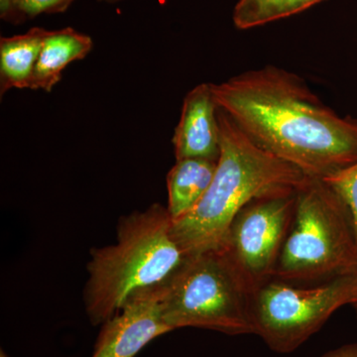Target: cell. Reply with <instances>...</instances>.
Here are the masks:
<instances>
[{
	"instance_id": "obj_2",
	"label": "cell",
	"mask_w": 357,
	"mask_h": 357,
	"mask_svg": "<svg viewBox=\"0 0 357 357\" xmlns=\"http://www.w3.org/2000/svg\"><path fill=\"white\" fill-rule=\"evenodd\" d=\"M220 153L210 187L192 210L172 222V232L188 257L220 249L234 218L264 195L296 189L307 176L253 142L218 107Z\"/></svg>"
},
{
	"instance_id": "obj_1",
	"label": "cell",
	"mask_w": 357,
	"mask_h": 357,
	"mask_svg": "<svg viewBox=\"0 0 357 357\" xmlns=\"http://www.w3.org/2000/svg\"><path fill=\"white\" fill-rule=\"evenodd\" d=\"M218 107L258 146L309 178L357 162V119L340 116L294 73L268 65L211 84Z\"/></svg>"
},
{
	"instance_id": "obj_7",
	"label": "cell",
	"mask_w": 357,
	"mask_h": 357,
	"mask_svg": "<svg viewBox=\"0 0 357 357\" xmlns=\"http://www.w3.org/2000/svg\"><path fill=\"white\" fill-rule=\"evenodd\" d=\"M298 188L264 195L246 204L220 248L253 293L274 278L295 215Z\"/></svg>"
},
{
	"instance_id": "obj_10",
	"label": "cell",
	"mask_w": 357,
	"mask_h": 357,
	"mask_svg": "<svg viewBox=\"0 0 357 357\" xmlns=\"http://www.w3.org/2000/svg\"><path fill=\"white\" fill-rule=\"evenodd\" d=\"M93 39L72 27L49 30L33 73L30 89L50 93L62 79L66 68L83 60L93 50Z\"/></svg>"
},
{
	"instance_id": "obj_15",
	"label": "cell",
	"mask_w": 357,
	"mask_h": 357,
	"mask_svg": "<svg viewBox=\"0 0 357 357\" xmlns=\"http://www.w3.org/2000/svg\"><path fill=\"white\" fill-rule=\"evenodd\" d=\"M76 0H18L21 13L26 20L42 14L63 13Z\"/></svg>"
},
{
	"instance_id": "obj_8",
	"label": "cell",
	"mask_w": 357,
	"mask_h": 357,
	"mask_svg": "<svg viewBox=\"0 0 357 357\" xmlns=\"http://www.w3.org/2000/svg\"><path fill=\"white\" fill-rule=\"evenodd\" d=\"M162 289L136 294L105 321L91 357H135L155 338L172 332L162 312Z\"/></svg>"
},
{
	"instance_id": "obj_13",
	"label": "cell",
	"mask_w": 357,
	"mask_h": 357,
	"mask_svg": "<svg viewBox=\"0 0 357 357\" xmlns=\"http://www.w3.org/2000/svg\"><path fill=\"white\" fill-rule=\"evenodd\" d=\"M325 0H238L232 20L239 30L253 29L290 17Z\"/></svg>"
},
{
	"instance_id": "obj_20",
	"label": "cell",
	"mask_w": 357,
	"mask_h": 357,
	"mask_svg": "<svg viewBox=\"0 0 357 357\" xmlns=\"http://www.w3.org/2000/svg\"><path fill=\"white\" fill-rule=\"evenodd\" d=\"M0 357H10V356H7L6 352H4L3 351H1V352H0Z\"/></svg>"
},
{
	"instance_id": "obj_5",
	"label": "cell",
	"mask_w": 357,
	"mask_h": 357,
	"mask_svg": "<svg viewBox=\"0 0 357 357\" xmlns=\"http://www.w3.org/2000/svg\"><path fill=\"white\" fill-rule=\"evenodd\" d=\"M253 291L222 248L188 258L162 289V312L172 331L203 328L255 335Z\"/></svg>"
},
{
	"instance_id": "obj_17",
	"label": "cell",
	"mask_w": 357,
	"mask_h": 357,
	"mask_svg": "<svg viewBox=\"0 0 357 357\" xmlns=\"http://www.w3.org/2000/svg\"><path fill=\"white\" fill-rule=\"evenodd\" d=\"M321 357H357V344H347L326 351Z\"/></svg>"
},
{
	"instance_id": "obj_18",
	"label": "cell",
	"mask_w": 357,
	"mask_h": 357,
	"mask_svg": "<svg viewBox=\"0 0 357 357\" xmlns=\"http://www.w3.org/2000/svg\"><path fill=\"white\" fill-rule=\"evenodd\" d=\"M100 2H105V3L114 4L119 3V2L123 1V0H98Z\"/></svg>"
},
{
	"instance_id": "obj_6",
	"label": "cell",
	"mask_w": 357,
	"mask_h": 357,
	"mask_svg": "<svg viewBox=\"0 0 357 357\" xmlns=\"http://www.w3.org/2000/svg\"><path fill=\"white\" fill-rule=\"evenodd\" d=\"M357 294V270L302 287L271 279L256 289L251 303L255 335L276 354L297 351Z\"/></svg>"
},
{
	"instance_id": "obj_12",
	"label": "cell",
	"mask_w": 357,
	"mask_h": 357,
	"mask_svg": "<svg viewBox=\"0 0 357 357\" xmlns=\"http://www.w3.org/2000/svg\"><path fill=\"white\" fill-rule=\"evenodd\" d=\"M217 167L218 160L185 158L176 161L167 176V208L173 220L189 213L201 201Z\"/></svg>"
},
{
	"instance_id": "obj_19",
	"label": "cell",
	"mask_w": 357,
	"mask_h": 357,
	"mask_svg": "<svg viewBox=\"0 0 357 357\" xmlns=\"http://www.w3.org/2000/svg\"><path fill=\"white\" fill-rule=\"evenodd\" d=\"M351 306H352V307H354V311H356V316H357V294H356V298H354V301H352Z\"/></svg>"
},
{
	"instance_id": "obj_14",
	"label": "cell",
	"mask_w": 357,
	"mask_h": 357,
	"mask_svg": "<svg viewBox=\"0 0 357 357\" xmlns=\"http://www.w3.org/2000/svg\"><path fill=\"white\" fill-rule=\"evenodd\" d=\"M324 180L332 185L349 206L357 238V162Z\"/></svg>"
},
{
	"instance_id": "obj_4",
	"label": "cell",
	"mask_w": 357,
	"mask_h": 357,
	"mask_svg": "<svg viewBox=\"0 0 357 357\" xmlns=\"http://www.w3.org/2000/svg\"><path fill=\"white\" fill-rule=\"evenodd\" d=\"M356 270L357 238L349 206L325 180L307 177L298 188L295 215L274 278L321 283Z\"/></svg>"
},
{
	"instance_id": "obj_11",
	"label": "cell",
	"mask_w": 357,
	"mask_h": 357,
	"mask_svg": "<svg viewBox=\"0 0 357 357\" xmlns=\"http://www.w3.org/2000/svg\"><path fill=\"white\" fill-rule=\"evenodd\" d=\"M49 30L33 27L23 34L0 40V93L30 89L33 73Z\"/></svg>"
},
{
	"instance_id": "obj_9",
	"label": "cell",
	"mask_w": 357,
	"mask_h": 357,
	"mask_svg": "<svg viewBox=\"0 0 357 357\" xmlns=\"http://www.w3.org/2000/svg\"><path fill=\"white\" fill-rule=\"evenodd\" d=\"M218 112L211 84H199L187 93L174 133L176 160H218L220 134Z\"/></svg>"
},
{
	"instance_id": "obj_16",
	"label": "cell",
	"mask_w": 357,
	"mask_h": 357,
	"mask_svg": "<svg viewBox=\"0 0 357 357\" xmlns=\"http://www.w3.org/2000/svg\"><path fill=\"white\" fill-rule=\"evenodd\" d=\"M0 18L11 24H22L26 20L18 0H0Z\"/></svg>"
},
{
	"instance_id": "obj_3",
	"label": "cell",
	"mask_w": 357,
	"mask_h": 357,
	"mask_svg": "<svg viewBox=\"0 0 357 357\" xmlns=\"http://www.w3.org/2000/svg\"><path fill=\"white\" fill-rule=\"evenodd\" d=\"M167 206L153 204L121 217L116 243L91 251L84 290L86 314L102 325L141 291L162 287L187 261Z\"/></svg>"
}]
</instances>
